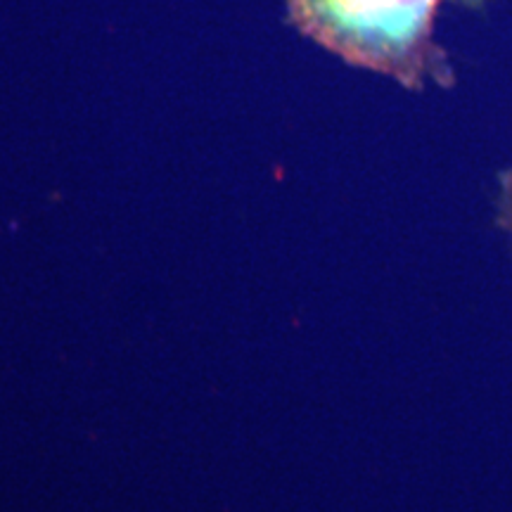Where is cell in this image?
<instances>
[{
	"instance_id": "1",
	"label": "cell",
	"mask_w": 512,
	"mask_h": 512,
	"mask_svg": "<svg viewBox=\"0 0 512 512\" xmlns=\"http://www.w3.org/2000/svg\"><path fill=\"white\" fill-rule=\"evenodd\" d=\"M441 0H290L299 31L358 67L420 88L446 76L444 53L434 46Z\"/></svg>"
},
{
	"instance_id": "2",
	"label": "cell",
	"mask_w": 512,
	"mask_h": 512,
	"mask_svg": "<svg viewBox=\"0 0 512 512\" xmlns=\"http://www.w3.org/2000/svg\"><path fill=\"white\" fill-rule=\"evenodd\" d=\"M498 223L508 233L512 242V169L501 178V190H498Z\"/></svg>"
}]
</instances>
